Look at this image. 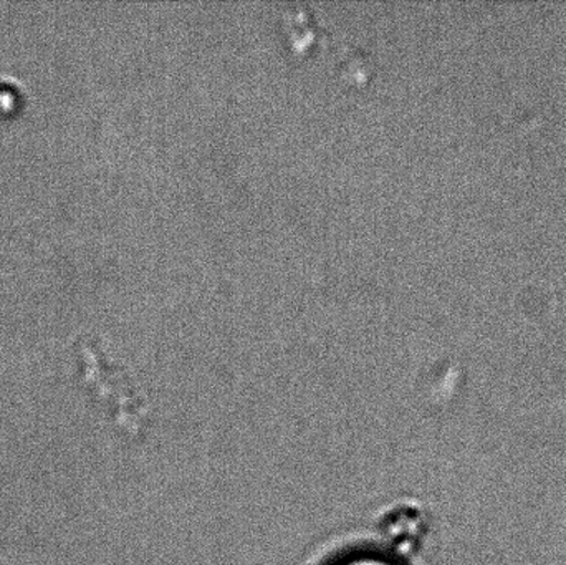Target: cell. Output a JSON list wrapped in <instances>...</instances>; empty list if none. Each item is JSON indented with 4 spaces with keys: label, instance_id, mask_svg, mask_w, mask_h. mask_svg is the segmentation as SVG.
I'll use <instances>...</instances> for the list:
<instances>
[{
    "label": "cell",
    "instance_id": "obj_1",
    "mask_svg": "<svg viewBox=\"0 0 566 565\" xmlns=\"http://www.w3.org/2000/svg\"><path fill=\"white\" fill-rule=\"evenodd\" d=\"M335 565H392L382 557L371 556V554H359V556H349L345 561H339Z\"/></svg>",
    "mask_w": 566,
    "mask_h": 565
}]
</instances>
